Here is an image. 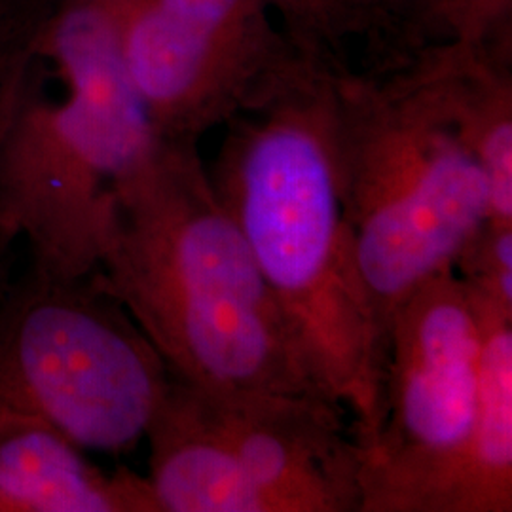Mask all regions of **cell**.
Returning <instances> with one entry per match:
<instances>
[{"label": "cell", "instance_id": "obj_1", "mask_svg": "<svg viewBox=\"0 0 512 512\" xmlns=\"http://www.w3.org/2000/svg\"><path fill=\"white\" fill-rule=\"evenodd\" d=\"M97 275L171 378L325 397L194 143L160 139L116 186Z\"/></svg>", "mask_w": 512, "mask_h": 512}, {"label": "cell", "instance_id": "obj_2", "mask_svg": "<svg viewBox=\"0 0 512 512\" xmlns=\"http://www.w3.org/2000/svg\"><path fill=\"white\" fill-rule=\"evenodd\" d=\"M211 183L296 336L319 391L378 423L384 353L349 230L332 141L330 82L300 74L241 109Z\"/></svg>", "mask_w": 512, "mask_h": 512}, {"label": "cell", "instance_id": "obj_3", "mask_svg": "<svg viewBox=\"0 0 512 512\" xmlns=\"http://www.w3.org/2000/svg\"><path fill=\"white\" fill-rule=\"evenodd\" d=\"M332 141L378 340L490 219L488 184L431 74L330 82Z\"/></svg>", "mask_w": 512, "mask_h": 512}, {"label": "cell", "instance_id": "obj_4", "mask_svg": "<svg viewBox=\"0 0 512 512\" xmlns=\"http://www.w3.org/2000/svg\"><path fill=\"white\" fill-rule=\"evenodd\" d=\"M169 380L97 272L29 268L0 296V416H38L82 450L122 454L145 439Z\"/></svg>", "mask_w": 512, "mask_h": 512}, {"label": "cell", "instance_id": "obj_5", "mask_svg": "<svg viewBox=\"0 0 512 512\" xmlns=\"http://www.w3.org/2000/svg\"><path fill=\"white\" fill-rule=\"evenodd\" d=\"M482 319L454 270L410 294L385 334L378 423L361 452V512H467L480 414Z\"/></svg>", "mask_w": 512, "mask_h": 512}, {"label": "cell", "instance_id": "obj_6", "mask_svg": "<svg viewBox=\"0 0 512 512\" xmlns=\"http://www.w3.org/2000/svg\"><path fill=\"white\" fill-rule=\"evenodd\" d=\"M202 393L270 512H361V452L340 404L319 395Z\"/></svg>", "mask_w": 512, "mask_h": 512}, {"label": "cell", "instance_id": "obj_7", "mask_svg": "<svg viewBox=\"0 0 512 512\" xmlns=\"http://www.w3.org/2000/svg\"><path fill=\"white\" fill-rule=\"evenodd\" d=\"M0 512H160L147 476L107 473L38 416H0Z\"/></svg>", "mask_w": 512, "mask_h": 512}, {"label": "cell", "instance_id": "obj_8", "mask_svg": "<svg viewBox=\"0 0 512 512\" xmlns=\"http://www.w3.org/2000/svg\"><path fill=\"white\" fill-rule=\"evenodd\" d=\"M145 440L160 512H270L200 389L171 378Z\"/></svg>", "mask_w": 512, "mask_h": 512}, {"label": "cell", "instance_id": "obj_9", "mask_svg": "<svg viewBox=\"0 0 512 512\" xmlns=\"http://www.w3.org/2000/svg\"><path fill=\"white\" fill-rule=\"evenodd\" d=\"M289 27L298 61L330 82H389L395 69L385 44L410 31L421 0H258ZM410 35V33H408Z\"/></svg>", "mask_w": 512, "mask_h": 512}, {"label": "cell", "instance_id": "obj_10", "mask_svg": "<svg viewBox=\"0 0 512 512\" xmlns=\"http://www.w3.org/2000/svg\"><path fill=\"white\" fill-rule=\"evenodd\" d=\"M475 296L482 319V361L467 512H511L512 311Z\"/></svg>", "mask_w": 512, "mask_h": 512}, {"label": "cell", "instance_id": "obj_11", "mask_svg": "<svg viewBox=\"0 0 512 512\" xmlns=\"http://www.w3.org/2000/svg\"><path fill=\"white\" fill-rule=\"evenodd\" d=\"M454 272L473 293L512 311V222L486 220L461 249Z\"/></svg>", "mask_w": 512, "mask_h": 512}, {"label": "cell", "instance_id": "obj_12", "mask_svg": "<svg viewBox=\"0 0 512 512\" xmlns=\"http://www.w3.org/2000/svg\"><path fill=\"white\" fill-rule=\"evenodd\" d=\"M37 0H0V131L23 95V76L38 37Z\"/></svg>", "mask_w": 512, "mask_h": 512}, {"label": "cell", "instance_id": "obj_13", "mask_svg": "<svg viewBox=\"0 0 512 512\" xmlns=\"http://www.w3.org/2000/svg\"><path fill=\"white\" fill-rule=\"evenodd\" d=\"M19 236L0 220V296L14 281V266H16V245Z\"/></svg>", "mask_w": 512, "mask_h": 512}]
</instances>
